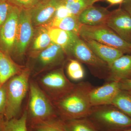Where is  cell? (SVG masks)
<instances>
[{"label":"cell","instance_id":"ac0fdd59","mask_svg":"<svg viewBox=\"0 0 131 131\" xmlns=\"http://www.w3.org/2000/svg\"><path fill=\"white\" fill-rule=\"evenodd\" d=\"M52 42L61 46L66 53L71 46L77 36L71 32L57 28H46Z\"/></svg>","mask_w":131,"mask_h":131},{"label":"cell","instance_id":"5b68a950","mask_svg":"<svg viewBox=\"0 0 131 131\" xmlns=\"http://www.w3.org/2000/svg\"><path fill=\"white\" fill-rule=\"evenodd\" d=\"M30 90L29 107L32 123L55 117L52 106L37 85L31 83Z\"/></svg>","mask_w":131,"mask_h":131},{"label":"cell","instance_id":"8fae6325","mask_svg":"<svg viewBox=\"0 0 131 131\" xmlns=\"http://www.w3.org/2000/svg\"><path fill=\"white\" fill-rule=\"evenodd\" d=\"M121 90L119 82L111 81L90 91L89 97L92 107L112 105L114 99Z\"/></svg>","mask_w":131,"mask_h":131},{"label":"cell","instance_id":"d6a6232c","mask_svg":"<svg viewBox=\"0 0 131 131\" xmlns=\"http://www.w3.org/2000/svg\"><path fill=\"white\" fill-rule=\"evenodd\" d=\"M107 2L112 5L121 4L125 0H105Z\"/></svg>","mask_w":131,"mask_h":131},{"label":"cell","instance_id":"484cf974","mask_svg":"<svg viewBox=\"0 0 131 131\" xmlns=\"http://www.w3.org/2000/svg\"><path fill=\"white\" fill-rule=\"evenodd\" d=\"M67 73L69 77L74 81H80L84 76V71L79 61L71 59L67 66Z\"/></svg>","mask_w":131,"mask_h":131},{"label":"cell","instance_id":"277c9868","mask_svg":"<svg viewBox=\"0 0 131 131\" xmlns=\"http://www.w3.org/2000/svg\"><path fill=\"white\" fill-rule=\"evenodd\" d=\"M78 35L83 39H90L114 47L124 54H131V44L126 42L106 25H82Z\"/></svg>","mask_w":131,"mask_h":131},{"label":"cell","instance_id":"30bf717a","mask_svg":"<svg viewBox=\"0 0 131 131\" xmlns=\"http://www.w3.org/2000/svg\"><path fill=\"white\" fill-rule=\"evenodd\" d=\"M63 0H40L30 9L34 26L45 25L52 18Z\"/></svg>","mask_w":131,"mask_h":131},{"label":"cell","instance_id":"5bb4252c","mask_svg":"<svg viewBox=\"0 0 131 131\" xmlns=\"http://www.w3.org/2000/svg\"><path fill=\"white\" fill-rule=\"evenodd\" d=\"M110 81L119 82L129 79L131 75V54L123 55L117 59L109 66Z\"/></svg>","mask_w":131,"mask_h":131},{"label":"cell","instance_id":"7402d4cb","mask_svg":"<svg viewBox=\"0 0 131 131\" xmlns=\"http://www.w3.org/2000/svg\"><path fill=\"white\" fill-rule=\"evenodd\" d=\"M27 118L28 114L26 111L18 118L1 120L0 125L3 131H28L27 126Z\"/></svg>","mask_w":131,"mask_h":131},{"label":"cell","instance_id":"e0dca14e","mask_svg":"<svg viewBox=\"0 0 131 131\" xmlns=\"http://www.w3.org/2000/svg\"><path fill=\"white\" fill-rule=\"evenodd\" d=\"M65 53L61 46L52 42L48 47L40 52L39 60L44 66L58 63L63 60Z\"/></svg>","mask_w":131,"mask_h":131},{"label":"cell","instance_id":"ffe728a7","mask_svg":"<svg viewBox=\"0 0 131 131\" xmlns=\"http://www.w3.org/2000/svg\"><path fill=\"white\" fill-rule=\"evenodd\" d=\"M63 121L66 131H100L88 117Z\"/></svg>","mask_w":131,"mask_h":131},{"label":"cell","instance_id":"4316f807","mask_svg":"<svg viewBox=\"0 0 131 131\" xmlns=\"http://www.w3.org/2000/svg\"><path fill=\"white\" fill-rule=\"evenodd\" d=\"M12 5L9 0H0V28L7 18Z\"/></svg>","mask_w":131,"mask_h":131},{"label":"cell","instance_id":"603a6c76","mask_svg":"<svg viewBox=\"0 0 131 131\" xmlns=\"http://www.w3.org/2000/svg\"><path fill=\"white\" fill-rule=\"evenodd\" d=\"M112 105L131 118V90H121Z\"/></svg>","mask_w":131,"mask_h":131},{"label":"cell","instance_id":"4dcf8cb0","mask_svg":"<svg viewBox=\"0 0 131 131\" xmlns=\"http://www.w3.org/2000/svg\"><path fill=\"white\" fill-rule=\"evenodd\" d=\"M119 84L121 90H131V78L121 80L119 82Z\"/></svg>","mask_w":131,"mask_h":131},{"label":"cell","instance_id":"d6986e66","mask_svg":"<svg viewBox=\"0 0 131 131\" xmlns=\"http://www.w3.org/2000/svg\"><path fill=\"white\" fill-rule=\"evenodd\" d=\"M78 16L72 15L59 20H51L47 24L41 27L46 28H57L69 31L78 35L82 26Z\"/></svg>","mask_w":131,"mask_h":131},{"label":"cell","instance_id":"44dd1931","mask_svg":"<svg viewBox=\"0 0 131 131\" xmlns=\"http://www.w3.org/2000/svg\"><path fill=\"white\" fill-rule=\"evenodd\" d=\"M35 131H66L63 120L56 117L32 123Z\"/></svg>","mask_w":131,"mask_h":131},{"label":"cell","instance_id":"2e32d148","mask_svg":"<svg viewBox=\"0 0 131 131\" xmlns=\"http://www.w3.org/2000/svg\"><path fill=\"white\" fill-rule=\"evenodd\" d=\"M22 71L20 66L0 49V86Z\"/></svg>","mask_w":131,"mask_h":131},{"label":"cell","instance_id":"7c38bea8","mask_svg":"<svg viewBox=\"0 0 131 131\" xmlns=\"http://www.w3.org/2000/svg\"><path fill=\"white\" fill-rule=\"evenodd\" d=\"M41 82L45 87L54 93L56 99L66 93L75 86L67 79L61 70L47 74L42 78Z\"/></svg>","mask_w":131,"mask_h":131},{"label":"cell","instance_id":"8992f818","mask_svg":"<svg viewBox=\"0 0 131 131\" xmlns=\"http://www.w3.org/2000/svg\"><path fill=\"white\" fill-rule=\"evenodd\" d=\"M20 9L12 5L7 18L0 28V46L7 53L14 50Z\"/></svg>","mask_w":131,"mask_h":131},{"label":"cell","instance_id":"7a4b0ae2","mask_svg":"<svg viewBox=\"0 0 131 131\" xmlns=\"http://www.w3.org/2000/svg\"><path fill=\"white\" fill-rule=\"evenodd\" d=\"M100 131H123L131 127V118L112 105L93 107L88 117Z\"/></svg>","mask_w":131,"mask_h":131},{"label":"cell","instance_id":"d4e9b609","mask_svg":"<svg viewBox=\"0 0 131 131\" xmlns=\"http://www.w3.org/2000/svg\"><path fill=\"white\" fill-rule=\"evenodd\" d=\"M34 41L32 49L34 51L41 52L52 42L47 29L40 27Z\"/></svg>","mask_w":131,"mask_h":131},{"label":"cell","instance_id":"ba28073f","mask_svg":"<svg viewBox=\"0 0 131 131\" xmlns=\"http://www.w3.org/2000/svg\"><path fill=\"white\" fill-rule=\"evenodd\" d=\"M66 53L73 56L77 61L95 68H108L107 64L96 56L79 35Z\"/></svg>","mask_w":131,"mask_h":131},{"label":"cell","instance_id":"f1b7e54d","mask_svg":"<svg viewBox=\"0 0 131 131\" xmlns=\"http://www.w3.org/2000/svg\"><path fill=\"white\" fill-rule=\"evenodd\" d=\"M73 15L63 4V2L57 8L51 20H59Z\"/></svg>","mask_w":131,"mask_h":131},{"label":"cell","instance_id":"83f0119b","mask_svg":"<svg viewBox=\"0 0 131 131\" xmlns=\"http://www.w3.org/2000/svg\"><path fill=\"white\" fill-rule=\"evenodd\" d=\"M40 0H9L13 5L20 8L30 9Z\"/></svg>","mask_w":131,"mask_h":131},{"label":"cell","instance_id":"52a82bcc","mask_svg":"<svg viewBox=\"0 0 131 131\" xmlns=\"http://www.w3.org/2000/svg\"><path fill=\"white\" fill-rule=\"evenodd\" d=\"M33 27L30 9L21 8L14 50L20 56L25 53L34 35Z\"/></svg>","mask_w":131,"mask_h":131},{"label":"cell","instance_id":"9c48e42d","mask_svg":"<svg viewBox=\"0 0 131 131\" xmlns=\"http://www.w3.org/2000/svg\"><path fill=\"white\" fill-rule=\"evenodd\" d=\"M106 25L131 44V16L121 8L111 12Z\"/></svg>","mask_w":131,"mask_h":131},{"label":"cell","instance_id":"6da1fadb","mask_svg":"<svg viewBox=\"0 0 131 131\" xmlns=\"http://www.w3.org/2000/svg\"><path fill=\"white\" fill-rule=\"evenodd\" d=\"M93 88L88 82H81L57 99L56 106L61 119L68 120L88 117L93 108L89 94Z\"/></svg>","mask_w":131,"mask_h":131},{"label":"cell","instance_id":"9a60e30c","mask_svg":"<svg viewBox=\"0 0 131 131\" xmlns=\"http://www.w3.org/2000/svg\"><path fill=\"white\" fill-rule=\"evenodd\" d=\"M83 39L96 56L105 62L108 66L124 54L122 51L114 47L94 40Z\"/></svg>","mask_w":131,"mask_h":131},{"label":"cell","instance_id":"f546056e","mask_svg":"<svg viewBox=\"0 0 131 131\" xmlns=\"http://www.w3.org/2000/svg\"><path fill=\"white\" fill-rule=\"evenodd\" d=\"M6 103V84L0 86V121L3 119L5 113Z\"/></svg>","mask_w":131,"mask_h":131},{"label":"cell","instance_id":"3957f363","mask_svg":"<svg viewBox=\"0 0 131 131\" xmlns=\"http://www.w3.org/2000/svg\"><path fill=\"white\" fill-rule=\"evenodd\" d=\"M30 71L28 69L12 77L6 84V103L4 116L5 120L16 118L21 108L22 101L29 86Z\"/></svg>","mask_w":131,"mask_h":131},{"label":"cell","instance_id":"1f68e13d","mask_svg":"<svg viewBox=\"0 0 131 131\" xmlns=\"http://www.w3.org/2000/svg\"><path fill=\"white\" fill-rule=\"evenodd\" d=\"M121 8L127 12L131 16V0H125L121 4Z\"/></svg>","mask_w":131,"mask_h":131},{"label":"cell","instance_id":"d590c367","mask_svg":"<svg viewBox=\"0 0 131 131\" xmlns=\"http://www.w3.org/2000/svg\"><path fill=\"white\" fill-rule=\"evenodd\" d=\"M130 78H131V75Z\"/></svg>","mask_w":131,"mask_h":131},{"label":"cell","instance_id":"836d02e7","mask_svg":"<svg viewBox=\"0 0 131 131\" xmlns=\"http://www.w3.org/2000/svg\"><path fill=\"white\" fill-rule=\"evenodd\" d=\"M123 131H131V127L126 129V130H124Z\"/></svg>","mask_w":131,"mask_h":131},{"label":"cell","instance_id":"e575fe53","mask_svg":"<svg viewBox=\"0 0 131 131\" xmlns=\"http://www.w3.org/2000/svg\"><path fill=\"white\" fill-rule=\"evenodd\" d=\"M0 131H3L2 128L1 126V125H0Z\"/></svg>","mask_w":131,"mask_h":131},{"label":"cell","instance_id":"4fadbf2b","mask_svg":"<svg viewBox=\"0 0 131 131\" xmlns=\"http://www.w3.org/2000/svg\"><path fill=\"white\" fill-rule=\"evenodd\" d=\"M111 13L105 8L92 6L83 11L78 15V19L82 25H105Z\"/></svg>","mask_w":131,"mask_h":131},{"label":"cell","instance_id":"cb8c5ba5","mask_svg":"<svg viewBox=\"0 0 131 131\" xmlns=\"http://www.w3.org/2000/svg\"><path fill=\"white\" fill-rule=\"evenodd\" d=\"M101 0H63V3L73 15L78 16L84 9Z\"/></svg>","mask_w":131,"mask_h":131}]
</instances>
